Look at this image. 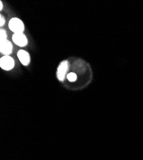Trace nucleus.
Wrapping results in <instances>:
<instances>
[{
  "mask_svg": "<svg viewBox=\"0 0 143 160\" xmlns=\"http://www.w3.org/2000/svg\"><path fill=\"white\" fill-rule=\"evenodd\" d=\"M8 26L10 30L14 33H21L24 32V26L23 21L19 18H12L9 23Z\"/></svg>",
  "mask_w": 143,
  "mask_h": 160,
  "instance_id": "f257e3e1",
  "label": "nucleus"
},
{
  "mask_svg": "<svg viewBox=\"0 0 143 160\" xmlns=\"http://www.w3.org/2000/svg\"><path fill=\"white\" fill-rule=\"evenodd\" d=\"M0 66L5 71H10L14 68L15 62L9 55H5L0 60Z\"/></svg>",
  "mask_w": 143,
  "mask_h": 160,
  "instance_id": "f03ea898",
  "label": "nucleus"
},
{
  "mask_svg": "<svg viewBox=\"0 0 143 160\" xmlns=\"http://www.w3.org/2000/svg\"><path fill=\"white\" fill-rule=\"evenodd\" d=\"M12 40L14 42L20 46V47H24L27 46L28 43V40L27 38V37L23 33H14L12 36Z\"/></svg>",
  "mask_w": 143,
  "mask_h": 160,
  "instance_id": "7ed1b4c3",
  "label": "nucleus"
},
{
  "mask_svg": "<svg viewBox=\"0 0 143 160\" xmlns=\"http://www.w3.org/2000/svg\"><path fill=\"white\" fill-rule=\"evenodd\" d=\"M68 70V63L67 61L62 62L57 69V77L60 81H63Z\"/></svg>",
  "mask_w": 143,
  "mask_h": 160,
  "instance_id": "20e7f679",
  "label": "nucleus"
},
{
  "mask_svg": "<svg viewBox=\"0 0 143 160\" xmlns=\"http://www.w3.org/2000/svg\"><path fill=\"white\" fill-rule=\"evenodd\" d=\"M0 51L5 55H9L12 51V44L8 40L0 42Z\"/></svg>",
  "mask_w": 143,
  "mask_h": 160,
  "instance_id": "39448f33",
  "label": "nucleus"
},
{
  "mask_svg": "<svg viewBox=\"0 0 143 160\" xmlns=\"http://www.w3.org/2000/svg\"><path fill=\"white\" fill-rule=\"evenodd\" d=\"M18 57L22 64L28 65L30 62V56L29 53L24 50H20L18 52Z\"/></svg>",
  "mask_w": 143,
  "mask_h": 160,
  "instance_id": "423d86ee",
  "label": "nucleus"
},
{
  "mask_svg": "<svg viewBox=\"0 0 143 160\" xmlns=\"http://www.w3.org/2000/svg\"><path fill=\"white\" fill-rule=\"evenodd\" d=\"M67 78H68V79L69 80V82H75L76 80V79H77V76H76V74L75 73H74V72H71V73H69V74H68Z\"/></svg>",
  "mask_w": 143,
  "mask_h": 160,
  "instance_id": "0eeeda50",
  "label": "nucleus"
},
{
  "mask_svg": "<svg viewBox=\"0 0 143 160\" xmlns=\"http://www.w3.org/2000/svg\"><path fill=\"white\" fill-rule=\"evenodd\" d=\"M7 39V33L5 30H1L0 31V42L6 41Z\"/></svg>",
  "mask_w": 143,
  "mask_h": 160,
  "instance_id": "6e6552de",
  "label": "nucleus"
},
{
  "mask_svg": "<svg viewBox=\"0 0 143 160\" xmlns=\"http://www.w3.org/2000/svg\"><path fill=\"white\" fill-rule=\"evenodd\" d=\"M5 19L3 18V16L1 15L0 16V26H3L5 24Z\"/></svg>",
  "mask_w": 143,
  "mask_h": 160,
  "instance_id": "1a4fd4ad",
  "label": "nucleus"
},
{
  "mask_svg": "<svg viewBox=\"0 0 143 160\" xmlns=\"http://www.w3.org/2000/svg\"><path fill=\"white\" fill-rule=\"evenodd\" d=\"M3 9V4H2V2H0V10Z\"/></svg>",
  "mask_w": 143,
  "mask_h": 160,
  "instance_id": "9d476101",
  "label": "nucleus"
}]
</instances>
